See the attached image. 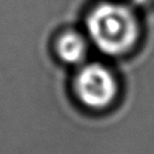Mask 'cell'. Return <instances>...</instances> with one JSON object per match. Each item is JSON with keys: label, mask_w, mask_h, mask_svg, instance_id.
Instances as JSON below:
<instances>
[{"label": "cell", "mask_w": 154, "mask_h": 154, "mask_svg": "<svg viewBox=\"0 0 154 154\" xmlns=\"http://www.w3.org/2000/svg\"><path fill=\"white\" fill-rule=\"evenodd\" d=\"M85 26L95 46L108 55L130 52L140 38L136 13L119 2L103 1L94 6L87 16Z\"/></svg>", "instance_id": "1"}, {"label": "cell", "mask_w": 154, "mask_h": 154, "mask_svg": "<svg viewBox=\"0 0 154 154\" xmlns=\"http://www.w3.org/2000/svg\"><path fill=\"white\" fill-rule=\"evenodd\" d=\"M75 91L78 100L88 108L102 109L114 101L118 83L107 67L101 64H89L75 77Z\"/></svg>", "instance_id": "2"}, {"label": "cell", "mask_w": 154, "mask_h": 154, "mask_svg": "<svg viewBox=\"0 0 154 154\" xmlns=\"http://www.w3.org/2000/svg\"><path fill=\"white\" fill-rule=\"evenodd\" d=\"M55 49L61 60L69 64H77L84 59L87 45L82 35L78 32L66 31L58 37Z\"/></svg>", "instance_id": "3"}, {"label": "cell", "mask_w": 154, "mask_h": 154, "mask_svg": "<svg viewBox=\"0 0 154 154\" xmlns=\"http://www.w3.org/2000/svg\"><path fill=\"white\" fill-rule=\"evenodd\" d=\"M129 1L132 2V4H136V5H143V4L148 2L149 0H129Z\"/></svg>", "instance_id": "4"}]
</instances>
